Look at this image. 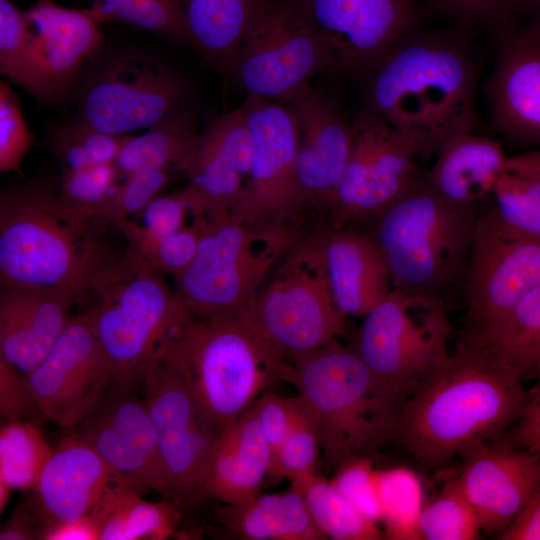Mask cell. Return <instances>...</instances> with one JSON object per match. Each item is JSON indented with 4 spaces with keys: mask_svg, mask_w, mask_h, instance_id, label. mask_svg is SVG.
I'll use <instances>...</instances> for the list:
<instances>
[{
    "mask_svg": "<svg viewBox=\"0 0 540 540\" xmlns=\"http://www.w3.org/2000/svg\"><path fill=\"white\" fill-rule=\"evenodd\" d=\"M523 381L498 352L460 337L404 401L396 440L423 467H445L473 446L503 440L526 402Z\"/></svg>",
    "mask_w": 540,
    "mask_h": 540,
    "instance_id": "obj_1",
    "label": "cell"
},
{
    "mask_svg": "<svg viewBox=\"0 0 540 540\" xmlns=\"http://www.w3.org/2000/svg\"><path fill=\"white\" fill-rule=\"evenodd\" d=\"M368 76L365 106L420 138L429 155L450 135L478 127V68L460 36L416 29Z\"/></svg>",
    "mask_w": 540,
    "mask_h": 540,
    "instance_id": "obj_2",
    "label": "cell"
},
{
    "mask_svg": "<svg viewBox=\"0 0 540 540\" xmlns=\"http://www.w3.org/2000/svg\"><path fill=\"white\" fill-rule=\"evenodd\" d=\"M155 356L182 377L219 435L269 386L296 380L293 362L247 316H193Z\"/></svg>",
    "mask_w": 540,
    "mask_h": 540,
    "instance_id": "obj_3",
    "label": "cell"
},
{
    "mask_svg": "<svg viewBox=\"0 0 540 540\" xmlns=\"http://www.w3.org/2000/svg\"><path fill=\"white\" fill-rule=\"evenodd\" d=\"M480 209L444 198L423 174L367 227L383 255L393 288L450 309L462 302Z\"/></svg>",
    "mask_w": 540,
    "mask_h": 540,
    "instance_id": "obj_4",
    "label": "cell"
},
{
    "mask_svg": "<svg viewBox=\"0 0 540 540\" xmlns=\"http://www.w3.org/2000/svg\"><path fill=\"white\" fill-rule=\"evenodd\" d=\"M295 387L314 415L330 467L365 457L396 440L403 403L356 351L335 339L295 358Z\"/></svg>",
    "mask_w": 540,
    "mask_h": 540,
    "instance_id": "obj_5",
    "label": "cell"
},
{
    "mask_svg": "<svg viewBox=\"0 0 540 540\" xmlns=\"http://www.w3.org/2000/svg\"><path fill=\"white\" fill-rule=\"evenodd\" d=\"M103 264L89 229L64 216L51 182L1 192V287L61 290L84 302L88 281Z\"/></svg>",
    "mask_w": 540,
    "mask_h": 540,
    "instance_id": "obj_6",
    "label": "cell"
},
{
    "mask_svg": "<svg viewBox=\"0 0 540 540\" xmlns=\"http://www.w3.org/2000/svg\"><path fill=\"white\" fill-rule=\"evenodd\" d=\"M85 310L109 362L114 381L134 387L160 343L194 315L161 273L129 252L90 277Z\"/></svg>",
    "mask_w": 540,
    "mask_h": 540,
    "instance_id": "obj_7",
    "label": "cell"
},
{
    "mask_svg": "<svg viewBox=\"0 0 540 540\" xmlns=\"http://www.w3.org/2000/svg\"><path fill=\"white\" fill-rule=\"evenodd\" d=\"M197 253L175 291L199 318L246 316L269 273L289 249L231 215L195 220Z\"/></svg>",
    "mask_w": 540,
    "mask_h": 540,
    "instance_id": "obj_8",
    "label": "cell"
},
{
    "mask_svg": "<svg viewBox=\"0 0 540 540\" xmlns=\"http://www.w3.org/2000/svg\"><path fill=\"white\" fill-rule=\"evenodd\" d=\"M450 311L443 303L393 288L363 317L352 348L404 403L449 357Z\"/></svg>",
    "mask_w": 540,
    "mask_h": 540,
    "instance_id": "obj_9",
    "label": "cell"
},
{
    "mask_svg": "<svg viewBox=\"0 0 540 540\" xmlns=\"http://www.w3.org/2000/svg\"><path fill=\"white\" fill-rule=\"evenodd\" d=\"M331 70L329 48L298 0H260L227 75L246 95L282 101Z\"/></svg>",
    "mask_w": 540,
    "mask_h": 540,
    "instance_id": "obj_10",
    "label": "cell"
},
{
    "mask_svg": "<svg viewBox=\"0 0 540 540\" xmlns=\"http://www.w3.org/2000/svg\"><path fill=\"white\" fill-rule=\"evenodd\" d=\"M351 130L331 227H369L420 180L419 159L430 156L420 138L394 128L366 106L351 119Z\"/></svg>",
    "mask_w": 540,
    "mask_h": 540,
    "instance_id": "obj_11",
    "label": "cell"
},
{
    "mask_svg": "<svg viewBox=\"0 0 540 540\" xmlns=\"http://www.w3.org/2000/svg\"><path fill=\"white\" fill-rule=\"evenodd\" d=\"M187 92L179 75L148 55H98L81 79L76 121L129 135L186 110Z\"/></svg>",
    "mask_w": 540,
    "mask_h": 540,
    "instance_id": "obj_12",
    "label": "cell"
},
{
    "mask_svg": "<svg viewBox=\"0 0 540 540\" xmlns=\"http://www.w3.org/2000/svg\"><path fill=\"white\" fill-rule=\"evenodd\" d=\"M257 292L249 317L293 361L345 332L324 268L302 239L274 267Z\"/></svg>",
    "mask_w": 540,
    "mask_h": 540,
    "instance_id": "obj_13",
    "label": "cell"
},
{
    "mask_svg": "<svg viewBox=\"0 0 540 540\" xmlns=\"http://www.w3.org/2000/svg\"><path fill=\"white\" fill-rule=\"evenodd\" d=\"M256 140L251 178L231 216L251 229L294 244L304 237L295 166L298 132L281 101L246 95L240 106Z\"/></svg>",
    "mask_w": 540,
    "mask_h": 540,
    "instance_id": "obj_14",
    "label": "cell"
},
{
    "mask_svg": "<svg viewBox=\"0 0 540 540\" xmlns=\"http://www.w3.org/2000/svg\"><path fill=\"white\" fill-rule=\"evenodd\" d=\"M138 384L157 432L168 500L181 508H195L203 504V483L220 435L182 377L157 356Z\"/></svg>",
    "mask_w": 540,
    "mask_h": 540,
    "instance_id": "obj_15",
    "label": "cell"
},
{
    "mask_svg": "<svg viewBox=\"0 0 540 540\" xmlns=\"http://www.w3.org/2000/svg\"><path fill=\"white\" fill-rule=\"evenodd\" d=\"M540 285V241L509 230L491 207L481 208L462 292L461 336L483 333Z\"/></svg>",
    "mask_w": 540,
    "mask_h": 540,
    "instance_id": "obj_16",
    "label": "cell"
},
{
    "mask_svg": "<svg viewBox=\"0 0 540 540\" xmlns=\"http://www.w3.org/2000/svg\"><path fill=\"white\" fill-rule=\"evenodd\" d=\"M281 102L288 106L297 126L295 174L301 227L307 236L331 227L334 195L351 149V119L310 82Z\"/></svg>",
    "mask_w": 540,
    "mask_h": 540,
    "instance_id": "obj_17",
    "label": "cell"
},
{
    "mask_svg": "<svg viewBox=\"0 0 540 540\" xmlns=\"http://www.w3.org/2000/svg\"><path fill=\"white\" fill-rule=\"evenodd\" d=\"M26 380L37 411L63 429L76 427L98 406L114 378L85 311L72 315Z\"/></svg>",
    "mask_w": 540,
    "mask_h": 540,
    "instance_id": "obj_18",
    "label": "cell"
},
{
    "mask_svg": "<svg viewBox=\"0 0 540 540\" xmlns=\"http://www.w3.org/2000/svg\"><path fill=\"white\" fill-rule=\"evenodd\" d=\"M332 55L335 71L369 75L418 29L414 0H298Z\"/></svg>",
    "mask_w": 540,
    "mask_h": 540,
    "instance_id": "obj_19",
    "label": "cell"
},
{
    "mask_svg": "<svg viewBox=\"0 0 540 540\" xmlns=\"http://www.w3.org/2000/svg\"><path fill=\"white\" fill-rule=\"evenodd\" d=\"M132 389L113 382L98 406L76 426L75 436L95 450L117 481L168 499L157 432L144 399Z\"/></svg>",
    "mask_w": 540,
    "mask_h": 540,
    "instance_id": "obj_20",
    "label": "cell"
},
{
    "mask_svg": "<svg viewBox=\"0 0 540 540\" xmlns=\"http://www.w3.org/2000/svg\"><path fill=\"white\" fill-rule=\"evenodd\" d=\"M29 87L37 100L66 96L98 57L100 24L86 9H70L54 0H37L25 11Z\"/></svg>",
    "mask_w": 540,
    "mask_h": 540,
    "instance_id": "obj_21",
    "label": "cell"
},
{
    "mask_svg": "<svg viewBox=\"0 0 540 540\" xmlns=\"http://www.w3.org/2000/svg\"><path fill=\"white\" fill-rule=\"evenodd\" d=\"M255 156V136L240 107L199 133L181 169L189 182L180 193L195 220L231 214L251 178Z\"/></svg>",
    "mask_w": 540,
    "mask_h": 540,
    "instance_id": "obj_22",
    "label": "cell"
},
{
    "mask_svg": "<svg viewBox=\"0 0 540 540\" xmlns=\"http://www.w3.org/2000/svg\"><path fill=\"white\" fill-rule=\"evenodd\" d=\"M500 41L485 84L492 124L506 140L540 149V17L497 28Z\"/></svg>",
    "mask_w": 540,
    "mask_h": 540,
    "instance_id": "obj_23",
    "label": "cell"
},
{
    "mask_svg": "<svg viewBox=\"0 0 540 540\" xmlns=\"http://www.w3.org/2000/svg\"><path fill=\"white\" fill-rule=\"evenodd\" d=\"M459 480L482 532L510 525L540 481V454L498 440L464 451Z\"/></svg>",
    "mask_w": 540,
    "mask_h": 540,
    "instance_id": "obj_24",
    "label": "cell"
},
{
    "mask_svg": "<svg viewBox=\"0 0 540 540\" xmlns=\"http://www.w3.org/2000/svg\"><path fill=\"white\" fill-rule=\"evenodd\" d=\"M320 260L333 299L347 317H364L393 289L377 242L367 227H330L302 238Z\"/></svg>",
    "mask_w": 540,
    "mask_h": 540,
    "instance_id": "obj_25",
    "label": "cell"
},
{
    "mask_svg": "<svg viewBox=\"0 0 540 540\" xmlns=\"http://www.w3.org/2000/svg\"><path fill=\"white\" fill-rule=\"evenodd\" d=\"M115 480L93 448L76 436H68L53 448L29 501L45 529L89 514Z\"/></svg>",
    "mask_w": 540,
    "mask_h": 540,
    "instance_id": "obj_26",
    "label": "cell"
},
{
    "mask_svg": "<svg viewBox=\"0 0 540 540\" xmlns=\"http://www.w3.org/2000/svg\"><path fill=\"white\" fill-rule=\"evenodd\" d=\"M75 302L61 290L1 287L0 357L29 373L60 338Z\"/></svg>",
    "mask_w": 540,
    "mask_h": 540,
    "instance_id": "obj_27",
    "label": "cell"
},
{
    "mask_svg": "<svg viewBox=\"0 0 540 540\" xmlns=\"http://www.w3.org/2000/svg\"><path fill=\"white\" fill-rule=\"evenodd\" d=\"M271 450L260 431L253 406L218 437L207 467L202 502L245 503L261 493Z\"/></svg>",
    "mask_w": 540,
    "mask_h": 540,
    "instance_id": "obj_28",
    "label": "cell"
},
{
    "mask_svg": "<svg viewBox=\"0 0 540 540\" xmlns=\"http://www.w3.org/2000/svg\"><path fill=\"white\" fill-rule=\"evenodd\" d=\"M434 155L427 183L454 203L476 207L491 198L509 157L499 141L474 131L450 135Z\"/></svg>",
    "mask_w": 540,
    "mask_h": 540,
    "instance_id": "obj_29",
    "label": "cell"
},
{
    "mask_svg": "<svg viewBox=\"0 0 540 540\" xmlns=\"http://www.w3.org/2000/svg\"><path fill=\"white\" fill-rule=\"evenodd\" d=\"M212 520L243 540H324L304 499L293 487L260 493L241 504L206 502Z\"/></svg>",
    "mask_w": 540,
    "mask_h": 540,
    "instance_id": "obj_30",
    "label": "cell"
},
{
    "mask_svg": "<svg viewBox=\"0 0 540 540\" xmlns=\"http://www.w3.org/2000/svg\"><path fill=\"white\" fill-rule=\"evenodd\" d=\"M142 492L115 480L89 512L98 540H161L173 536L181 520V507L163 499L152 502Z\"/></svg>",
    "mask_w": 540,
    "mask_h": 540,
    "instance_id": "obj_31",
    "label": "cell"
},
{
    "mask_svg": "<svg viewBox=\"0 0 540 540\" xmlns=\"http://www.w3.org/2000/svg\"><path fill=\"white\" fill-rule=\"evenodd\" d=\"M259 1L180 0L189 42L224 76Z\"/></svg>",
    "mask_w": 540,
    "mask_h": 540,
    "instance_id": "obj_32",
    "label": "cell"
},
{
    "mask_svg": "<svg viewBox=\"0 0 540 540\" xmlns=\"http://www.w3.org/2000/svg\"><path fill=\"white\" fill-rule=\"evenodd\" d=\"M199 133L195 118L184 110L149 127L139 136H131L122 147L115 166L125 177L151 169L181 172Z\"/></svg>",
    "mask_w": 540,
    "mask_h": 540,
    "instance_id": "obj_33",
    "label": "cell"
},
{
    "mask_svg": "<svg viewBox=\"0 0 540 540\" xmlns=\"http://www.w3.org/2000/svg\"><path fill=\"white\" fill-rule=\"evenodd\" d=\"M461 338L498 352L523 380L535 379L540 374V285L483 333Z\"/></svg>",
    "mask_w": 540,
    "mask_h": 540,
    "instance_id": "obj_34",
    "label": "cell"
},
{
    "mask_svg": "<svg viewBox=\"0 0 540 540\" xmlns=\"http://www.w3.org/2000/svg\"><path fill=\"white\" fill-rule=\"evenodd\" d=\"M297 490L315 525L334 540L385 538L378 522L360 512L332 483L317 472L290 483Z\"/></svg>",
    "mask_w": 540,
    "mask_h": 540,
    "instance_id": "obj_35",
    "label": "cell"
},
{
    "mask_svg": "<svg viewBox=\"0 0 540 540\" xmlns=\"http://www.w3.org/2000/svg\"><path fill=\"white\" fill-rule=\"evenodd\" d=\"M52 452L34 424L6 421L0 431V481L12 490L33 491Z\"/></svg>",
    "mask_w": 540,
    "mask_h": 540,
    "instance_id": "obj_36",
    "label": "cell"
},
{
    "mask_svg": "<svg viewBox=\"0 0 540 540\" xmlns=\"http://www.w3.org/2000/svg\"><path fill=\"white\" fill-rule=\"evenodd\" d=\"M420 540H474L482 532L459 475L446 479L440 491L422 505L416 521Z\"/></svg>",
    "mask_w": 540,
    "mask_h": 540,
    "instance_id": "obj_37",
    "label": "cell"
},
{
    "mask_svg": "<svg viewBox=\"0 0 540 540\" xmlns=\"http://www.w3.org/2000/svg\"><path fill=\"white\" fill-rule=\"evenodd\" d=\"M86 10L99 24L124 23L159 36L189 42L180 0H92Z\"/></svg>",
    "mask_w": 540,
    "mask_h": 540,
    "instance_id": "obj_38",
    "label": "cell"
},
{
    "mask_svg": "<svg viewBox=\"0 0 540 540\" xmlns=\"http://www.w3.org/2000/svg\"><path fill=\"white\" fill-rule=\"evenodd\" d=\"M118 228L128 241L127 252L161 274L176 278L187 269L197 253L199 231L194 223L161 239L130 220L121 222Z\"/></svg>",
    "mask_w": 540,
    "mask_h": 540,
    "instance_id": "obj_39",
    "label": "cell"
},
{
    "mask_svg": "<svg viewBox=\"0 0 540 540\" xmlns=\"http://www.w3.org/2000/svg\"><path fill=\"white\" fill-rule=\"evenodd\" d=\"M115 164L64 170L57 200L64 216L75 226L89 229L103 203L118 184Z\"/></svg>",
    "mask_w": 540,
    "mask_h": 540,
    "instance_id": "obj_40",
    "label": "cell"
},
{
    "mask_svg": "<svg viewBox=\"0 0 540 540\" xmlns=\"http://www.w3.org/2000/svg\"><path fill=\"white\" fill-rule=\"evenodd\" d=\"M131 135H117L97 130L75 121L60 126L50 138V148L60 160L63 171L90 166L115 164L122 147Z\"/></svg>",
    "mask_w": 540,
    "mask_h": 540,
    "instance_id": "obj_41",
    "label": "cell"
},
{
    "mask_svg": "<svg viewBox=\"0 0 540 540\" xmlns=\"http://www.w3.org/2000/svg\"><path fill=\"white\" fill-rule=\"evenodd\" d=\"M377 494L385 537L418 539L416 521L423 504L413 474L400 468L377 471Z\"/></svg>",
    "mask_w": 540,
    "mask_h": 540,
    "instance_id": "obj_42",
    "label": "cell"
},
{
    "mask_svg": "<svg viewBox=\"0 0 540 540\" xmlns=\"http://www.w3.org/2000/svg\"><path fill=\"white\" fill-rule=\"evenodd\" d=\"M491 198L497 217L509 230L540 241V180L506 170Z\"/></svg>",
    "mask_w": 540,
    "mask_h": 540,
    "instance_id": "obj_43",
    "label": "cell"
},
{
    "mask_svg": "<svg viewBox=\"0 0 540 540\" xmlns=\"http://www.w3.org/2000/svg\"><path fill=\"white\" fill-rule=\"evenodd\" d=\"M320 450L319 426L305 404L292 430L272 456L268 475L275 479H287L291 483L316 473Z\"/></svg>",
    "mask_w": 540,
    "mask_h": 540,
    "instance_id": "obj_44",
    "label": "cell"
},
{
    "mask_svg": "<svg viewBox=\"0 0 540 540\" xmlns=\"http://www.w3.org/2000/svg\"><path fill=\"white\" fill-rule=\"evenodd\" d=\"M170 171L151 169L135 172L111 191L92 222L100 225L115 224L142 212L158 197L170 180Z\"/></svg>",
    "mask_w": 540,
    "mask_h": 540,
    "instance_id": "obj_45",
    "label": "cell"
},
{
    "mask_svg": "<svg viewBox=\"0 0 540 540\" xmlns=\"http://www.w3.org/2000/svg\"><path fill=\"white\" fill-rule=\"evenodd\" d=\"M0 71L25 91L29 87L28 39L25 11L0 0Z\"/></svg>",
    "mask_w": 540,
    "mask_h": 540,
    "instance_id": "obj_46",
    "label": "cell"
},
{
    "mask_svg": "<svg viewBox=\"0 0 540 540\" xmlns=\"http://www.w3.org/2000/svg\"><path fill=\"white\" fill-rule=\"evenodd\" d=\"M35 135L24 119L19 96L6 83H0V171L22 176L21 164Z\"/></svg>",
    "mask_w": 540,
    "mask_h": 540,
    "instance_id": "obj_47",
    "label": "cell"
},
{
    "mask_svg": "<svg viewBox=\"0 0 540 540\" xmlns=\"http://www.w3.org/2000/svg\"><path fill=\"white\" fill-rule=\"evenodd\" d=\"M252 406L272 458L297 422L305 404L299 395L286 398L267 389Z\"/></svg>",
    "mask_w": 540,
    "mask_h": 540,
    "instance_id": "obj_48",
    "label": "cell"
},
{
    "mask_svg": "<svg viewBox=\"0 0 540 540\" xmlns=\"http://www.w3.org/2000/svg\"><path fill=\"white\" fill-rule=\"evenodd\" d=\"M331 481L360 512L379 521L377 471L365 457L354 458L341 464Z\"/></svg>",
    "mask_w": 540,
    "mask_h": 540,
    "instance_id": "obj_49",
    "label": "cell"
},
{
    "mask_svg": "<svg viewBox=\"0 0 540 540\" xmlns=\"http://www.w3.org/2000/svg\"><path fill=\"white\" fill-rule=\"evenodd\" d=\"M440 12L469 25H487L497 29L510 23L522 0H429Z\"/></svg>",
    "mask_w": 540,
    "mask_h": 540,
    "instance_id": "obj_50",
    "label": "cell"
},
{
    "mask_svg": "<svg viewBox=\"0 0 540 540\" xmlns=\"http://www.w3.org/2000/svg\"><path fill=\"white\" fill-rule=\"evenodd\" d=\"M36 409L30 396L26 374L0 357V414L6 421L24 420Z\"/></svg>",
    "mask_w": 540,
    "mask_h": 540,
    "instance_id": "obj_51",
    "label": "cell"
},
{
    "mask_svg": "<svg viewBox=\"0 0 540 540\" xmlns=\"http://www.w3.org/2000/svg\"><path fill=\"white\" fill-rule=\"evenodd\" d=\"M188 206L180 191L152 200L143 212L142 225L157 238H164L184 227Z\"/></svg>",
    "mask_w": 540,
    "mask_h": 540,
    "instance_id": "obj_52",
    "label": "cell"
},
{
    "mask_svg": "<svg viewBox=\"0 0 540 540\" xmlns=\"http://www.w3.org/2000/svg\"><path fill=\"white\" fill-rule=\"evenodd\" d=\"M503 440L540 454V374L535 378V385L527 391L524 407Z\"/></svg>",
    "mask_w": 540,
    "mask_h": 540,
    "instance_id": "obj_53",
    "label": "cell"
},
{
    "mask_svg": "<svg viewBox=\"0 0 540 540\" xmlns=\"http://www.w3.org/2000/svg\"><path fill=\"white\" fill-rule=\"evenodd\" d=\"M44 523L30 501L18 505L1 527V540L42 539Z\"/></svg>",
    "mask_w": 540,
    "mask_h": 540,
    "instance_id": "obj_54",
    "label": "cell"
},
{
    "mask_svg": "<svg viewBox=\"0 0 540 540\" xmlns=\"http://www.w3.org/2000/svg\"><path fill=\"white\" fill-rule=\"evenodd\" d=\"M500 540H540V481Z\"/></svg>",
    "mask_w": 540,
    "mask_h": 540,
    "instance_id": "obj_55",
    "label": "cell"
},
{
    "mask_svg": "<svg viewBox=\"0 0 540 540\" xmlns=\"http://www.w3.org/2000/svg\"><path fill=\"white\" fill-rule=\"evenodd\" d=\"M45 540H95L97 527L89 514L68 522L48 525L42 534Z\"/></svg>",
    "mask_w": 540,
    "mask_h": 540,
    "instance_id": "obj_56",
    "label": "cell"
},
{
    "mask_svg": "<svg viewBox=\"0 0 540 540\" xmlns=\"http://www.w3.org/2000/svg\"><path fill=\"white\" fill-rule=\"evenodd\" d=\"M506 170L540 180V149L509 156Z\"/></svg>",
    "mask_w": 540,
    "mask_h": 540,
    "instance_id": "obj_57",
    "label": "cell"
},
{
    "mask_svg": "<svg viewBox=\"0 0 540 540\" xmlns=\"http://www.w3.org/2000/svg\"><path fill=\"white\" fill-rule=\"evenodd\" d=\"M523 5L534 9L540 15V0H522Z\"/></svg>",
    "mask_w": 540,
    "mask_h": 540,
    "instance_id": "obj_58",
    "label": "cell"
}]
</instances>
